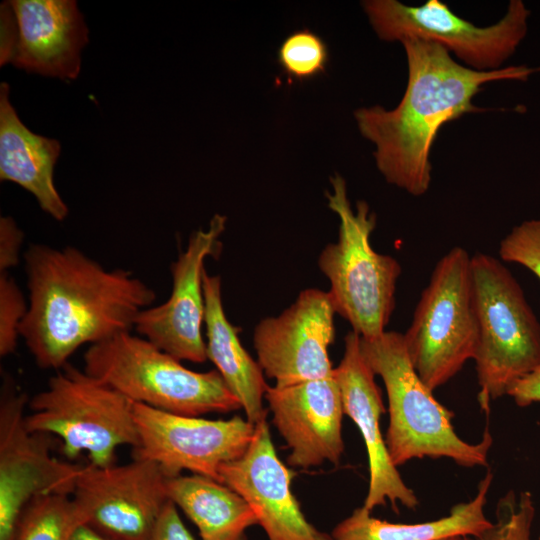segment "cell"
<instances>
[{
	"label": "cell",
	"mask_w": 540,
	"mask_h": 540,
	"mask_svg": "<svg viewBox=\"0 0 540 540\" xmlns=\"http://www.w3.org/2000/svg\"><path fill=\"white\" fill-rule=\"evenodd\" d=\"M24 262L29 302L19 336L42 369L57 371L81 346L130 331L156 298L131 271L108 270L72 246L31 244Z\"/></svg>",
	"instance_id": "6da1fadb"
},
{
	"label": "cell",
	"mask_w": 540,
	"mask_h": 540,
	"mask_svg": "<svg viewBox=\"0 0 540 540\" xmlns=\"http://www.w3.org/2000/svg\"><path fill=\"white\" fill-rule=\"evenodd\" d=\"M401 43L408 82L400 103L392 110L359 108L354 116L360 133L376 147V165L386 181L421 196L431 183L430 152L440 128L466 113L483 111L473 98L484 84L526 81L540 66L478 71L461 65L434 42L412 38Z\"/></svg>",
	"instance_id": "7a4b0ae2"
},
{
	"label": "cell",
	"mask_w": 540,
	"mask_h": 540,
	"mask_svg": "<svg viewBox=\"0 0 540 540\" xmlns=\"http://www.w3.org/2000/svg\"><path fill=\"white\" fill-rule=\"evenodd\" d=\"M361 353L385 385L389 424L385 443L398 467L412 459L448 458L463 467L486 466L493 439L486 429L480 442L460 438L454 413L439 403L420 379L404 343L403 333L385 331L373 339L360 337Z\"/></svg>",
	"instance_id": "3957f363"
},
{
	"label": "cell",
	"mask_w": 540,
	"mask_h": 540,
	"mask_svg": "<svg viewBox=\"0 0 540 540\" xmlns=\"http://www.w3.org/2000/svg\"><path fill=\"white\" fill-rule=\"evenodd\" d=\"M327 191L329 208L340 220L338 240L328 244L318 257V266L330 282L328 291L335 313L365 339L381 336L395 308V292L401 265L390 255L376 252L370 236L376 215L365 201L353 210L346 182L335 174Z\"/></svg>",
	"instance_id": "277c9868"
},
{
	"label": "cell",
	"mask_w": 540,
	"mask_h": 540,
	"mask_svg": "<svg viewBox=\"0 0 540 540\" xmlns=\"http://www.w3.org/2000/svg\"><path fill=\"white\" fill-rule=\"evenodd\" d=\"M83 370L134 403L202 416L238 410L240 402L217 370L196 372L130 331L90 345Z\"/></svg>",
	"instance_id": "5b68a950"
},
{
	"label": "cell",
	"mask_w": 540,
	"mask_h": 540,
	"mask_svg": "<svg viewBox=\"0 0 540 540\" xmlns=\"http://www.w3.org/2000/svg\"><path fill=\"white\" fill-rule=\"evenodd\" d=\"M479 337L474 357L481 409L507 395L509 387L540 365V322L524 291L497 258L471 256Z\"/></svg>",
	"instance_id": "8992f818"
},
{
	"label": "cell",
	"mask_w": 540,
	"mask_h": 540,
	"mask_svg": "<svg viewBox=\"0 0 540 540\" xmlns=\"http://www.w3.org/2000/svg\"><path fill=\"white\" fill-rule=\"evenodd\" d=\"M26 427L34 433L55 435L69 459L85 452L89 464H115L116 451L139 443L133 402L121 393L67 363L47 387L28 401Z\"/></svg>",
	"instance_id": "52a82bcc"
},
{
	"label": "cell",
	"mask_w": 540,
	"mask_h": 540,
	"mask_svg": "<svg viewBox=\"0 0 540 540\" xmlns=\"http://www.w3.org/2000/svg\"><path fill=\"white\" fill-rule=\"evenodd\" d=\"M403 337L413 368L431 391L474 359L479 328L466 249L455 246L438 260Z\"/></svg>",
	"instance_id": "ba28073f"
},
{
	"label": "cell",
	"mask_w": 540,
	"mask_h": 540,
	"mask_svg": "<svg viewBox=\"0 0 540 540\" xmlns=\"http://www.w3.org/2000/svg\"><path fill=\"white\" fill-rule=\"evenodd\" d=\"M369 21L382 40L420 39L444 47L478 71L501 69L528 31L530 11L521 0L510 1L497 23L478 27L456 15L440 0L408 6L396 0L363 2Z\"/></svg>",
	"instance_id": "9c48e42d"
},
{
	"label": "cell",
	"mask_w": 540,
	"mask_h": 540,
	"mask_svg": "<svg viewBox=\"0 0 540 540\" xmlns=\"http://www.w3.org/2000/svg\"><path fill=\"white\" fill-rule=\"evenodd\" d=\"M28 401L5 380L0 400V540H14L20 517L34 498L71 495L82 468L52 455L50 435L26 427Z\"/></svg>",
	"instance_id": "30bf717a"
},
{
	"label": "cell",
	"mask_w": 540,
	"mask_h": 540,
	"mask_svg": "<svg viewBox=\"0 0 540 540\" xmlns=\"http://www.w3.org/2000/svg\"><path fill=\"white\" fill-rule=\"evenodd\" d=\"M139 443L132 457L156 463L167 477L184 470L220 482L221 467L249 447L255 424L241 416L206 419L133 402Z\"/></svg>",
	"instance_id": "8fae6325"
},
{
	"label": "cell",
	"mask_w": 540,
	"mask_h": 540,
	"mask_svg": "<svg viewBox=\"0 0 540 540\" xmlns=\"http://www.w3.org/2000/svg\"><path fill=\"white\" fill-rule=\"evenodd\" d=\"M167 476L154 462L82 466L71 497L83 524L111 540H151L169 502Z\"/></svg>",
	"instance_id": "7c38bea8"
},
{
	"label": "cell",
	"mask_w": 540,
	"mask_h": 540,
	"mask_svg": "<svg viewBox=\"0 0 540 540\" xmlns=\"http://www.w3.org/2000/svg\"><path fill=\"white\" fill-rule=\"evenodd\" d=\"M0 14L1 66L12 63L44 76L77 78L88 29L76 1H5Z\"/></svg>",
	"instance_id": "4fadbf2b"
},
{
	"label": "cell",
	"mask_w": 540,
	"mask_h": 540,
	"mask_svg": "<svg viewBox=\"0 0 540 540\" xmlns=\"http://www.w3.org/2000/svg\"><path fill=\"white\" fill-rule=\"evenodd\" d=\"M334 314L329 293L309 288L280 315L261 320L253 345L264 375L278 386L331 376L328 348L335 337Z\"/></svg>",
	"instance_id": "5bb4252c"
},
{
	"label": "cell",
	"mask_w": 540,
	"mask_h": 540,
	"mask_svg": "<svg viewBox=\"0 0 540 540\" xmlns=\"http://www.w3.org/2000/svg\"><path fill=\"white\" fill-rule=\"evenodd\" d=\"M226 217L215 214L206 230L192 233L185 251L171 264L172 290L169 298L148 307L137 316L134 328L143 338L176 359L203 363L207 358L202 336L205 301L204 262L220 253V236Z\"/></svg>",
	"instance_id": "9a60e30c"
},
{
	"label": "cell",
	"mask_w": 540,
	"mask_h": 540,
	"mask_svg": "<svg viewBox=\"0 0 540 540\" xmlns=\"http://www.w3.org/2000/svg\"><path fill=\"white\" fill-rule=\"evenodd\" d=\"M293 477L276 453L266 417L244 454L220 469V482L250 505L268 540H333L306 519L291 490Z\"/></svg>",
	"instance_id": "2e32d148"
},
{
	"label": "cell",
	"mask_w": 540,
	"mask_h": 540,
	"mask_svg": "<svg viewBox=\"0 0 540 540\" xmlns=\"http://www.w3.org/2000/svg\"><path fill=\"white\" fill-rule=\"evenodd\" d=\"M265 399L273 424L290 450L291 466L339 463L344 452V409L334 372L321 379L268 386Z\"/></svg>",
	"instance_id": "e0dca14e"
},
{
	"label": "cell",
	"mask_w": 540,
	"mask_h": 540,
	"mask_svg": "<svg viewBox=\"0 0 540 540\" xmlns=\"http://www.w3.org/2000/svg\"><path fill=\"white\" fill-rule=\"evenodd\" d=\"M334 376L340 388L344 414L358 427L367 450L369 485L363 507L370 512L390 501L415 509L419 500L403 481L393 464L380 429L385 412L374 372L360 350V335L350 331L345 336V349Z\"/></svg>",
	"instance_id": "ac0fdd59"
},
{
	"label": "cell",
	"mask_w": 540,
	"mask_h": 540,
	"mask_svg": "<svg viewBox=\"0 0 540 540\" xmlns=\"http://www.w3.org/2000/svg\"><path fill=\"white\" fill-rule=\"evenodd\" d=\"M9 85H0V179L30 192L41 209L57 221L68 207L54 184V167L61 145L56 139L29 130L9 100Z\"/></svg>",
	"instance_id": "d6986e66"
},
{
	"label": "cell",
	"mask_w": 540,
	"mask_h": 540,
	"mask_svg": "<svg viewBox=\"0 0 540 540\" xmlns=\"http://www.w3.org/2000/svg\"><path fill=\"white\" fill-rule=\"evenodd\" d=\"M207 358L238 399L246 419L257 424L266 417L263 400L268 385L264 372L242 346L239 330L228 320L222 302L221 278L203 273Z\"/></svg>",
	"instance_id": "ffe728a7"
},
{
	"label": "cell",
	"mask_w": 540,
	"mask_h": 540,
	"mask_svg": "<svg viewBox=\"0 0 540 540\" xmlns=\"http://www.w3.org/2000/svg\"><path fill=\"white\" fill-rule=\"evenodd\" d=\"M493 480L488 471L479 482L476 495L454 505L449 515L422 523H392L375 518L363 506L339 522L332 530L333 540H438L451 536L477 537L492 524L484 514Z\"/></svg>",
	"instance_id": "44dd1931"
},
{
	"label": "cell",
	"mask_w": 540,
	"mask_h": 540,
	"mask_svg": "<svg viewBox=\"0 0 540 540\" xmlns=\"http://www.w3.org/2000/svg\"><path fill=\"white\" fill-rule=\"evenodd\" d=\"M168 499L198 528L201 540H247L258 524L245 499L212 478L191 474L167 477Z\"/></svg>",
	"instance_id": "7402d4cb"
},
{
	"label": "cell",
	"mask_w": 540,
	"mask_h": 540,
	"mask_svg": "<svg viewBox=\"0 0 540 540\" xmlns=\"http://www.w3.org/2000/svg\"><path fill=\"white\" fill-rule=\"evenodd\" d=\"M81 524L71 495H41L24 509L14 540H71Z\"/></svg>",
	"instance_id": "603a6c76"
},
{
	"label": "cell",
	"mask_w": 540,
	"mask_h": 540,
	"mask_svg": "<svg viewBox=\"0 0 540 540\" xmlns=\"http://www.w3.org/2000/svg\"><path fill=\"white\" fill-rule=\"evenodd\" d=\"M329 50L324 40L309 29L289 34L278 49V62L289 80L305 81L326 70Z\"/></svg>",
	"instance_id": "cb8c5ba5"
},
{
	"label": "cell",
	"mask_w": 540,
	"mask_h": 540,
	"mask_svg": "<svg viewBox=\"0 0 540 540\" xmlns=\"http://www.w3.org/2000/svg\"><path fill=\"white\" fill-rule=\"evenodd\" d=\"M535 512L529 491L510 490L498 500L496 521L475 540H530Z\"/></svg>",
	"instance_id": "d4e9b609"
},
{
	"label": "cell",
	"mask_w": 540,
	"mask_h": 540,
	"mask_svg": "<svg viewBox=\"0 0 540 540\" xmlns=\"http://www.w3.org/2000/svg\"><path fill=\"white\" fill-rule=\"evenodd\" d=\"M502 261L522 265L540 280V219L525 220L501 240Z\"/></svg>",
	"instance_id": "484cf974"
},
{
	"label": "cell",
	"mask_w": 540,
	"mask_h": 540,
	"mask_svg": "<svg viewBox=\"0 0 540 540\" xmlns=\"http://www.w3.org/2000/svg\"><path fill=\"white\" fill-rule=\"evenodd\" d=\"M28 304L15 280L7 272L0 273V355L12 354L17 347L20 325Z\"/></svg>",
	"instance_id": "4316f807"
},
{
	"label": "cell",
	"mask_w": 540,
	"mask_h": 540,
	"mask_svg": "<svg viewBox=\"0 0 540 540\" xmlns=\"http://www.w3.org/2000/svg\"><path fill=\"white\" fill-rule=\"evenodd\" d=\"M23 238V232L11 217L0 218V273L18 264Z\"/></svg>",
	"instance_id": "83f0119b"
},
{
	"label": "cell",
	"mask_w": 540,
	"mask_h": 540,
	"mask_svg": "<svg viewBox=\"0 0 540 540\" xmlns=\"http://www.w3.org/2000/svg\"><path fill=\"white\" fill-rule=\"evenodd\" d=\"M151 540L197 539L186 528L179 515L178 508L169 500L159 517Z\"/></svg>",
	"instance_id": "f1b7e54d"
},
{
	"label": "cell",
	"mask_w": 540,
	"mask_h": 540,
	"mask_svg": "<svg viewBox=\"0 0 540 540\" xmlns=\"http://www.w3.org/2000/svg\"><path fill=\"white\" fill-rule=\"evenodd\" d=\"M507 395L512 397L519 407L540 402V365L516 380L509 387Z\"/></svg>",
	"instance_id": "f546056e"
},
{
	"label": "cell",
	"mask_w": 540,
	"mask_h": 540,
	"mask_svg": "<svg viewBox=\"0 0 540 540\" xmlns=\"http://www.w3.org/2000/svg\"><path fill=\"white\" fill-rule=\"evenodd\" d=\"M71 540H111L98 533L86 524L79 525L72 534Z\"/></svg>",
	"instance_id": "4dcf8cb0"
},
{
	"label": "cell",
	"mask_w": 540,
	"mask_h": 540,
	"mask_svg": "<svg viewBox=\"0 0 540 540\" xmlns=\"http://www.w3.org/2000/svg\"><path fill=\"white\" fill-rule=\"evenodd\" d=\"M438 540H463V536H451V537H445Z\"/></svg>",
	"instance_id": "1f68e13d"
},
{
	"label": "cell",
	"mask_w": 540,
	"mask_h": 540,
	"mask_svg": "<svg viewBox=\"0 0 540 540\" xmlns=\"http://www.w3.org/2000/svg\"><path fill=\"white\" fill-rule=\"evenodd\" d=\"M463 540H475L472 536H463Z\"/></svg>",
	"instance_id": "d6a6232c"
},
{
	"label": "cell",
	"mask_w": 540,
	"mask_h": 540,
	"mask_svg": "<svg viewBox=\"0 0 540 540\" xmlns=\"http://www.w3.org/2000/svg\"><path fill=\"white\" fill-rule=\"evenodd\" d=\"M539 540H540V536H539Z\"/></svg>",
	"instance_id": "836d02e7"
}]
</instances>
